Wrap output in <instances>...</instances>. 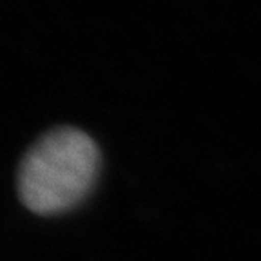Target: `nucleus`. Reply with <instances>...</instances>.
I'll list each match as a JSON object with an SVG mask.
<instances>
[{
	"label": "nucleus",
	"mask_w": 261,
	"mask_h": 261,
	"mask_svg": "<svg viewBox=\"0 0 261 261\" xmlns=\"http://www.w3.org/2000/svg\"><path fill=\"white\" fill-rule=\"evenodd\" d=\"M100 154L91 136L73 127L42 136L24 156L18 194L29 211L55 214L80 203L98 174Z\"/></svg>",
	"instance_id": "obj_1"
}]
</instances>
